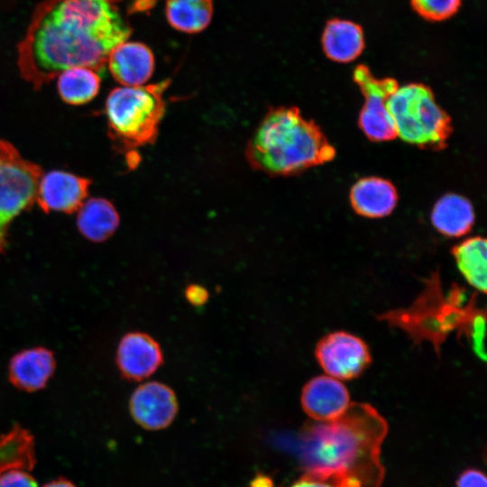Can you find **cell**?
Masks as SVG:
<instances>
[{
  "mask_svg": "<svg viewBox=\"0 0 487 487\" xmlns=\"http://www.w3.org/2000/svg\"><path fill=\"white\" fill-rule=\"evenodd\" d=\"M131 32L109 0H43L18 43L20 74L40 89L72 67L101 73L111 51Z\"/></svg>",
  "mask_w": 487,
  "mask_h": 487,
  "instance_id": "1",
  "label": "cell"
},
{
  "mask_svg": "<svg viewBox=\"0 0 487 487\" xmlns=\"http://www.w3.org/2000/svg\"><path fill=\"white\" fill-rule=\"evenodd\" d=\"M388 425L367 403L351 402L338 418L308 423L301 436L306 473L334 487H380V454Z\"/></svg>",
  "mask_w": 487,
  "mask_h": 487,
  "instance_id": "2",
  "label": "cell"
},
{
  "mask_svg": "<svg viewBox=\"0 0 487 487\" xmlns=\"http://www.w3.org/2000/svg\"><path fill=\"white\" fill-rule=\"evenodd\" d=\"M377 318L401 329L417 345L431 343L438 356L443 343L456 332L480 360L486 361V311L478 308L476 292L467 299L464 288L455 283L445 294L437 271L424 280V289L409 308L384 312Z\"/></svg>",
  "mask_w": 487,
  "mask_h": 487,
  "instance_id": "3",
  "label": "cell"
},
{
  "mask_svg": "<svg viewBox=\"0 0 487 487\" xmlns=\"http://www.w3.org/2000/svg\"><path fill=\"white\" fill-rule=\"evenodd\" d=\"M336 152L320 127L296 106L271 108L245 150L252 168L271 176H291L333 161Z\"/></svg>",
  "mask_w": 487,
  "mask_h": 487,
  "instance_id": "4",
  "label": "cell"
},
{
  "mask_svg": "<svg viewBox=\"0 0 487 487\" xmlns=\"http://www.w3.org/2000/svg\"><path fill=\"white\" fill-rule=\"evenodd\" d=\"M169 85L166 79L148 86H123L109 93L105 106L108 132L121 150L131 152L155 142Z\"/></svg>",
  "mask_w": 487,
  "mask_h": 487,
  "instance_id": "5",
  "label": "cell"
},
{
  "mask_svg": "<svg viewBox=\"0 0 487 487\" xmlns=\"http://www.w3.org/2000/svg\"><path fill=\"white\" fill-rule=\"evenodd\" d=\"M397 136L422 149L440 151L453 133L452 119L436 102L429 87L410 83L398 88L386 102Z\"/></svg>",
  "mask_w": 487,
  "mask_h": 487,
  "instance_id": "6",
  "label": "cell"
},
{
  "mask_svg": "<svg viewBox=\"0 0 487 487\" xmlns=\"http://www.w3.org/2000/svg\"><path fill=\"white\" fill-rule=\"evenodd\" d=\"M41 167L22 157L10 142L0 139V255L12 221L35 201Z\"/></svg>",
  "mask_w": 487,
  "mask_h": 487,
  "instance_id": "7",
  "label": "cell"
},
{
  "mask_svg": "<svg viewBox=\"0 0 487 487\" xmlns=\"http://www.w3.org/2000/svg\"><path fill=\"white\" fill-rule=\"evenodd\" d=\"M353 77L364 97L358 118L360 129L372 142L395 139L397 134L386 102L398 88L397 80L391 78H377L368 67L362 64L354 69Z\"/></svg>",
  "mask_w": 487,
  "mask_h": 487,
  "instance_id": "8",
  "label": "cell"
},
{
  "mask_svg": "<svg viewBox=\"0 0 487 487\" xmlns=\"http://www.w3.org/2000/svg\"><path fill=\"white\" fill-rule=\"evenodd\" d=\"M315 356L324 372L339 381L359 377L372 362L366 343L345 331L323 336L316 345Z\"/></svg>",
  "mask_w": 487,
  "mask_h": 487,
  "instance_id": "9",
  "label": "cell"
},
{
  "mask_svg": "<svg viewBox=\"0 0 487 487\" xmlns=\"http://www.w3.org/2000/svg\"><path fill=\"white\" fill-rule=\"evenodd\" d=\"M129 409L137 424L149 430L167 427L178 413L177 397L168 385L159 381L141 384L133 392Z\"/></svg>",
  "mask_w": 487,
  "mask_h": 487,
  "instance_id": "10",
  "label": "cell"
},
{
  "mask_svg": "<svg viewBox=\"0 0 487 487\" xmlns=\"http://www.w3.org/2000/svg\"><path fill=\"white\" fill-rule=\"evenodd\" d=\"M90 179L64 170L42 174L37 188L36 201L45 213H73L85 202Z\"/></svg>",
  "mask_w": 487,
  "mask_h": 487,
  "instance_id": "11",
  "label": "cell"
},
{
  "mask_svg": "<svg viewBox=\"0 0 487 487\" xmlns=\"http://www.w3.org/2000/svg\"><path fill=\"white\" fill-rule=\"evenodd\" d=\"M163 363L159 343L142 332L124 335L117 347L116 363L121 374L131 381H142L154 373Z\"/></svg>",
  "mask_w": 487,
  "mask_h": 487,
  "instance_id": "12",
  "label": "cell"
},
{
  "mask_svg": "<svg viewBox=\"0 0 487 487\" xmlns=\"http://www.w3.org/2000/svg\"><path fill=\"white\" fill-rule=\"evenodd\" d=\"M300 403L305 413L316 421H327L340 417L350 406L347 388L337 379L319 375L303 387Z\"/></svg>",
  "mask_w": 487,
  "mask_h": 487,
  "instance_id": "13",
  "label": "cell"
},
{
  "mask_svg": "<svg viewBox=\"0 0 487 487\" xmlns=\"http://www.w3.org/2000/svg\"><path fill=\"white\" fill-rule=\"evenodd\" d=\"M106 65L113 78L122 86H142L152 76L154 56L145 44L125 41L114 48Z\"/></svg>",
  "mask_w": 487,
  "mask_h": 487,
  "instance_id": "14",
  "label": "cell"
},
{
  "mask_svg": "<svg viewBox=\"0 0 487 487\" xmlns=\"http://www.w3.org/2000/svg\"><path fill=\"white\" fill-rule=\"evenodd\" d=\"M56 368L53 353L45 347L23 350L9 364V379L17 389L32 392L45 387Z\"/></svg>",
  "mask_w": 487,
  "mask_h": 487,
  "instance_id": "15",
  "label": "cell"
},
{
  "mask_svg": "<svg viewBox=\"0 0 487 487\" xmlns=\"http://www.w3.org/2000/svg\"><path fill=\"white\" fill-rule=\"evenodd\" d=\"M350 202L358 215L380 218L393 211L398 202V193L388 179L366 177L357 180L351 188Z\"/></svg>",
  "mask_w": 487,
  "mask_h": 487,
  "instance_id": "16",
  "label": "cell"
},
{
  "mask_svg": "<svg viewBox=\"0 0 487 487\" xmlns=\"http://www.w3.org/2000/svg\"><path fill=\"white\" fill-rule=\"evenodd\" d=\"M322 48L328 59L339 63L351 62L364 49L363 31L352 21L330 20L324 28Z\"/></svg>",
  "mask_w": 487,
  "mask_h": 487,
  "instance_id": "17",
  "label": "cell"
},
{
  "mask_svg": "<svg viewBox=\"0 0 487 487\" xmlns=\"http://www.w3.org/2000/svg\"><path fill=\"white\" fill-rule=\"evenodd\" d=\"M471 202L457 194H446L435 204L431 213L434 227L448 237H460L470 232L474 223Z\"/></svg>",
  "mask_w": 487,
  "mask_h": 487,
  "instance_id": "18",
  "label": "cell"
},
{
  "mask_svg": "<svg viewBox=\"0 0 487 487\" xmlns=\"http://www.w3.org/2000/svg\"><path fill=\"white\" fill-rule=\"evenodd\" d=\"M78 211V228L84 237L92 242L106 241L119 225V215L114 205L106 198H90Z\"/></svg>",
  "mask_w": 487,
  "mask_h": 487,
  "instance_id": "19",
  "label": "cell"
},
{
  "mask_svg": "<svg viewBox=\"0 0 487 487\" xmlns=\"http://www.w3.org/2000/svg\"><path fill=\"white\" fill-rule=\"evenodd\" d=\"M486 240L475 236L452 248V254L464 280L476 290L486 294Z\"/></svg>",
  "mask_w": 487,
  "mask_h": 487,
  "instance_id": "20",
  "label": "cell"
},
{
  "mask_svg": "<svg viewBox=\"0 0 487 487\" xmlns=\"http://www.w3.org/2000/svg\"><path fill=\"white\" fill-rule=\"evenodd\" d=\"M212 0H167L166 18L174 29L186 33L205 30L213 16Z\"/></svg>",
  "mask_w": 487,
  "mask_h": 487,
  "instance_id": "21",
  "label": "cell"
},
{
  "mask_svg": "<svg viewBox=\"0 0 487 487\" xmlns=\"http://www.w3.org/2000/svg\"><path fill=\"white\" fill-rule=\"evenodd\" d=\"M35 464L32 434L14 426L0 436V474L10 470H31Z\"/></svg>",
  "mask_w": 487,
  "mask_h": 487,
  "instance_id": "22",
  "label": "cell"
},
{
  "mask_svg": "<svg viewBox=\"0 0 487 487\" xmlns=\"http://www.w3.org/2000/svg\"><path fill=\"white\" fill-rule=\"evenodd\" d=\"M57 88L60 98L69 105H83L99 92L100 77L87 67H72L58 75Z\"/></svg>",
  "mask_w": 487,
  "mask_h": 487,
  "instance_id": "23",
  "label": "cell"
},
{
  "mask_svg": "<svg viewBox=\"0 0 487 487\" xmlns=\"http://www.w3.org/2000/svg\"><path fill=\"white\" fill-rule=\"evenodd\" d=\"M462 0H410L415 12L426 20L444 21L457 13Z\"/></svg>",
  "mask_w": 487,
  "mask_h": 487,
  "instance_id": "24",
  "label": "cell"
},
{
  "mask_svg": "<svg viewBox=\"0 0 487 487\" xmlns=\"http://www.w3.org/2000/svg\"><path fill=\"white\" fill-rule=\"evenodd\" d=\"M0 487H38V485L26 471L10 470L0 474Z\"/></svg>",
  "mask_w": 487,
  "mask_h": 487,
  "instance_id": "25",
  "label": "cell"
},
{
  "mask_svg": "<svg viewBox=\"0 0 487 487\" xmlns=\"http://www.w3.org/2000/svg\"><path fill=\"white\" fill-rule=\"evenodd\" d=\"M457 487H487L486 476L477 469L465 470L457 480Z\"/></svg>",
  "mask_w": 487,
  "mask_h": 487,
  "instance_id": "26",
  "label": "cell"
},
{
  "mask_svg": "<svg viewBox=\"0 0 487 487\" xmlns=\"http://www.w3.org/2000/svg\"><path fill=\"white\" fill-rule=\"evenodd\" d=\"M185 295L187 299L196 306L204 304L208 298L207 289L198 285L188 286L185 291Z\"/></svg>",
  "mask_w": 487,
  "mask_h": 487,
  "instance_id": "27",
  "label": "cell"
},
{
  "mask_svg": "<svg viewBox=\"0 0 487 487\" xmlns=\"http://www.w3.org/2000/svg\"><path fill=\"white\" fill-rule=\"evenodd\" d=\"M291 487H334L331 483L316 476L306 473L302 475Z\"/></svg>",
  "mask_w": 487,
  "mask_h": 487,
  "instance_id": "28",
  "label": "cell"
},
{
  "mask_svg": "<svg viewBox=\"0 0 487 487\" xmlns=\"http://www.w3.org/2000/svg\"><path fill=\"white\" fill-rule=\"evenodd\" d=\"M43 487H76V486L71 482L63 478H60V479L48 482Z\"/></svg>",
  "mask_w": 487,
  "mask_h": 487,
  "instance_id": "29",
  "label": "cell"
},
{
  "mask_svg": "<svg viewBox=\"0 0 487 487\" xmlns=\"http://www.w3.org/2000/svg\"><path fill=\"white\" fill-rule=\"evenodd\" d=\"M109 1H111V2H113V3H114V1H116V0H109Z\"/></svg>",
  "mask_w": 487,
  "mask_h": 487,
  "instance_id": "30",
  "label": "cell"
}]
</instances>
